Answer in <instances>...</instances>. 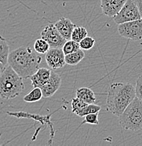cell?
<instances>
[{
    "instance_id": "1",
    "label": "cell",
    "mask_w": 142,
    "mask_h": 146,
    "mask_svg": "<svg viewBox=\"0 0 142 146\" xmlns=\"http://www.w3.org/2000/svg\"><path fill=\"white\" fill-rule=\"evenodd\" d=\"M42 57L30 46H21L9 53V65L23 79L30 78L39 69Z\"/></svg>"
},
{
    "instance_id": "2",
    "label": "cell",
    "mask_w": 142,
    "mask_h": 146,
    "mask_svg": "<svg viewBox=\"0 0 142 146\" xmlns=\"http://www.w3.org/2000/svg\"><path fill=\"white\" fill-rule=\"evenodd\" d=\"M135 98V87L132 84H111L107 96V110L115 116L120 117Z\"/></svg>"
},
{
    "instance_id": "3",
    "label": "cell",
    "mask_w": 142,
    "mask_h": 146,
    "mask_svg": "<svg viewBox=\"0 0 142 146\" xmlns=\"http://www.w3.org/2000/svg\"><path fill=\"white\" fill-rule=\"evenodd\" d=\"M23 80L9 65H6L0 74V98L9 100L19 96L25 89Z\"/></svg>"
},
{
    "instance_id": "4",
    "label": "cell",
    "mask_w": 142,
    "mask_h": 146,
    "mask_svg": "<svg viewBox=\"0 0 142 146\" xmlns=\"http://www.w3.org/2000/svg\"><path fill=\"white\" fill-rule=\"evenodd\" d=\"M119 117V123L122 129L132 131L141 130L142 100L136 97Z\"/></svg>"
},
{
    "instance_id": "5",
    "label": "cell",
    "mask_w": 142,
    "mask_h": 146,
    "mask_svg": "<svg viewBox=\"0 0 142 146\" xmlns=\"http://www.w3.org/2000/svg\"><path fill=\"white\" fill-rule=\"evenodd\" d=\"M141 15L138 6L133 0H127L120 11L113 17L117 25L141 19Z\"/></svg>"
},
{
    "instance_id": "6",
    "label": "cell",
    "mask_w": 142,
    "mask_h": 146,
    "mask_svg": "<svg viewBox=\"0 0 142 146\" xmlns=\"http://www.w3.org/2000/svg\"><path fill=\"white\" fill-rule=\"evenodd\" d=\"M119 35L126 39L138 41L142 39V18L118 25Z\"/></svg>"
},
{
    "instance_id": "7",
    "label": "cell",
    "mask_w": 142,
    "mask_h": 146,
    "mask_svg": "<svg viewBox=\"0 0 142 146\" xmlns=\"http://www.w3.org/2000/svg\"><path fill=\"white\" fill-rule=\"evenodd\" d=\"M41 37L46 40L51 48H62L67 39L62 36L57 27L53 24L46 25L41 32Z\"/></svg>"
},
{
    "instance_id": "8",
    "label": "cell",
    "mask_w": 142,
    "mask_h": 146,
    "mask_svg": "<svg viewBox=\"0 0 142 146\" xmlns=\"http://www.w3.org/2000/svg\"><path fill=\"white\" fill-rule=\"evenodd\" d=\"M45 60L49 68L57 70L66 65L65 54L62 48H51L45 54Z\"/></svg>"
},
{
    "instance_id": "9",
    "label": "cell",
    "mask_w": 142,
    "mask_h": 146,
    "mask_svg": "<svg viewBox=\"0 0 142 146\" xmlns=\"http://www.w3.org/2000/svg\"><path fill=\"white\" fill-rule=\"evenodd\" d=\"M62 84V78L57 72L52 71L51 76L47 82L40 88L42 89L43 98H50L52 97Z\"/></svg>"
},
{
    "instance_id": "10",
    "label": "cell",
    "mask_w": 142,
    "mask_h": 146,
    "mask_svg": "<svg viewBox=\"0 0 142 146\" xmlns=\"http://www.w3.org/2000/svg\"><path fill=\"white\" fill-rule=\"evenodd\" d=\"M127 0H100L103 13L108 17H114L122 8Z\"/></svg>"
},
{
    "instance_id": "11",
    "label": "cell",
    "mask_w": 142,
    "mask_h": 146,
    "mask_svg": "<svg viewBox=\"0 0 142 146\" xmlns=\"http://www.w3.org/2000/svg\"><path fill=\"white\" fill-rule=\"evenodd\" d=\"M52 70L45 68H39L31 77H30L31 85L33 87L41 88L47 83L51 76Z\"/></svg>"
},
{
    "instance_id": "12",
    "label": "cell",
    "mask_w": 142,
    "mask_h": 146,
    "mask_svg": "<svg viewBox=\"0 0 142 146\" xmlns=\"http://www.w3.org/2000/svg\"><path fill=\"white\" fill-rule=\"evenodd\" d=\"M55 25L62 36L67 40L71 39L73 30L76 26L75 24L73 23L71 20L65 17H61L60 19L55 23Z\"/></svg>"
},
{
    "instance_id": "13",
    "label": "cell",
    "mask_w": 142,
    "mask_h": 146,
    "mask_svg": "<svg viewBox=\"0 0 142 146\" xmlns=\"http://www.w3.org/2000/svg\"><path fill=\"white\" fill-rule=\"evenodd\" d=\"M76 96L83 100L87 104L95 103L96 101V94L94 91L88 87H81L76 91Z\"/></svg>"
},
{
    "instance_id": "14",
    "label": "cell",
    "mask_w": 142,
    "mask_h": 146,
    "mask_svg": "<svg viewBox=\"0 0 142 146\" xmlns=\"http://www.w3.org/2000/svg\"><path fill=\"white\" fill-rule=\"evenodd\" d=\"M9 53V46L7 39L0 35V63L4 65H8Z\"/></svg>"
},
{
    "instance_id": "15",
    "label": "cell",
    "mask_w": 142,
    "mask_h": 146,
    "mask_svg": "<svg viewBox=\"0 0 142 146\" xmlns=\"http://www.w3.org/2000/svg\"><path fill=\"white\" fill-rule=\"evenodd\" d=\"M84 51L80 48L75 52L65 55V61H66L67 65H76L84 58Z\"/></svg>"
},
{
    "instance_id": "16",
    "label": "cell",
    "mask_w": 142,
    "mask_h": 146,
    "mask_svg": "<svg viewBox=\"0 0 142 146\" xmlns=\"http://www.w3.org/2000/svg\"><path fill=\"white\" fill-rule=\"evenodd\" d=\"M43 97L42 89L40 87H33L28 94L24 97V100L26 103H34L40 100Z\"/></svg>"
},
{
    "instance_id": "17",
    "label": "cell",
    "mask_w": 142,
    "mask_h": 146,
    "mask_svg": "<svg viewBox=\"0 0 142 146\" xmlns=\"http://www.w3.org/2000/svg\"><path fill=\"white\" fill-rule=\"evenodd\" d=\"M87 36H88V31L85 27L83 26H76L73 30L71 39L79 43L83 38Z\"/></svg>"
},
{
    "instance_id": "18",
    "label": "cell",
    "mask_w": 142,
    "mask_h": 146,
    "mask_svg": "<svg viewBox=\"0 0 142 146\" xmlns=\"http://www.w3.org/2000/svg\"><path fill=\"white\" fill-rule=\"evenodd\" d=\"M50 46L48 42L42 37L36 39L34 43V50L35 51L39 54H46L47 51L50 50Z\"/></svg>"
},
{
    "instance_id": "19",
    "label": "cell",
    "mask_w": 142,
    "mask_h": 146,
    "mask_svg": "<svg viewBox=\"0 0 142 146\" xmlns=\"http://www.w3.org/2000/svg\"><path fill=\"white\" fill-rule=\"evenodd\" d=\"M101 110V107L100 106L95 104V103H91V104H88L85 106L80 112L77 114V115L80 117H84L85 115L91 113H99V112Z\"/></svg>"
},
{
    "instance_id": "20",
    "label": "cell",
    "mask_w": 142,
    "mask_h": 146,
    "mask_svg": "<svg viewBox=\"0 0 142 146\" xmlns=\"http://www.w3.org/2000/svg\"><path fill=\"white\" fill-rule=\"evenodd\" d=\"M80 48H81L79 42H76L75 41L72 40V39L67 40V42H65L63 47H62V50H63L65 55L75 52V51H78Z\"/></svg>"
},
{
    "instance_id": "21",
    "label": "cell",
    "mask_w": 142,
    "mask_h": 146,
    "mask_svg": "<svg viewBox=\"0 0 142 146\" xmlns=\"http://www.w3.org/2000/svg\"><path fill=\"white\" fill-rule=\"evenodd\" d=\"M87 105L88 104L86 103H85L83 100L78 98V97L73 98L72 100H71V110H72V112L77 115L80 112V110H81Z\"/></svg>"
},
{
    "instance_id": "22",
    "label": "cell",
    "mask_w": 142,
    "mask_h": 146,
    "mask_svg": "<svg viewBox=\"0 0 142 146\" xmlns=\"http://www.w3.org/2000/svg\"><path fill=\"white\" fill-rule=\"evenodd\" d=\"M95 42H96V40L94 38L87 36L79 42V46H80L81 49L83 51H88L94 46Z\"/></svg>"
},
{
    "instance_id": "23",
    "label": "cell",
    "mask_w": 142,
    "mask_h": 146,
    "mask_svg": "<svg viewBox=\"0 0 142 146\" xmlns=\"http://www.w3.org/2000/svg\"><path fill=\"white\" fill-rule=\"evenodd\" d=\"M83 123H87V124H94V125L98 124V113H91L85 115L84 117V121L82 122V124H83Z\"/></svg>"
},
{
    "instance_id": "24",
    "label": "cell",
    "mask_w": 142,
    "mask_h": 146,
    "mask_svg": "<svg viewBox=\"0 0 142 146\" xmlns=\"http://www.w3.org/2000/svg\"><path fill=\"white\" fill-rule=\"evenodd\" d=\"M136 97L142 100V75L139 76L137 79L135 86Z\"/></svg>"
},
{
    "instance_id": "25",
    "label": "cell",
    "mask_w": 142,
    "mask_h": 146,
    "mask_svg": "<svg viewBox=\"0 0 142 146\" xmlns=\"http://www.w3.org/2000/svg\"><path fill=\"white\" fill-rule=\"evenodd\" d=\"M134 2L137 4V5L138 6L139 9L140 11V13H141V18H142V0H133Z\"/></svg>"
},
{
    "instance_id": "26",
    "label": "cell",
    "mask_w": 142,
    "mask_h": 146,
    "mask_svg": "<svg viewBox=\"0 0 142 146\" xmlns=\"http://www.w3.org/2000/svg\"><path fill=\"white\" fill-rule=\"evenodd\" d=\"M5 66H6V65H4L2 63H0V74H1L2 71L4 70V68H5Z\"/></svg>"
}]
</instances>
